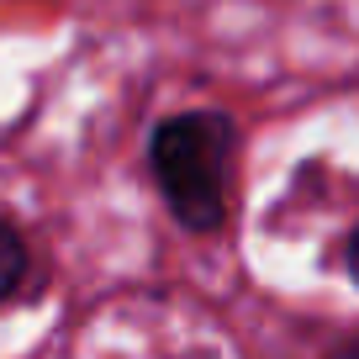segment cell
<instances>
[{
	"label": "cell",
	"instance_id": "cell-2",
	"mask_svg": "<svg viewBox=\"0 0 359 359\" xmlns=\"http://www.w3.org/2000/svg\"><path fill=\"white\" fill-rule=\"evenodd\" d=\"M22 275H27V243L16 233V222L0 212V302L22 285Z\"/></svg>",
	"mask_w": 359,
	"mask_h": 359
},
{
	"label": "cell",
	"instance_id": "cell-3",
	"mask_svg": "<svg viewBox=\"0 0 359 359\" xmlns=\"http://www.w3.org/2000/svg\"><path fill=\"white\" fill-rule=\"evenodd\" d=\"M348 269H354V280H359V233L348 238Z\"/></svg>",
	"mask_w": 359,
	"mask_h": 359
},
{
	"label": "cell",
	"instance_id": "cell-1",
	"mask_svg": "<svg viewBox=\"0 0 359 359\" xmlns=\"http://www.w3.org/2000/svg\"><path fill=\"white\" fill-rule=\"evenodd\" d=\"M154 175L164 201L191 233H217L227 222V175H233V127L217 111L169 116L154 133Z\"/></svg>",
	"mask_w": 359,
	"mask_h": 359
}]
</instances>
